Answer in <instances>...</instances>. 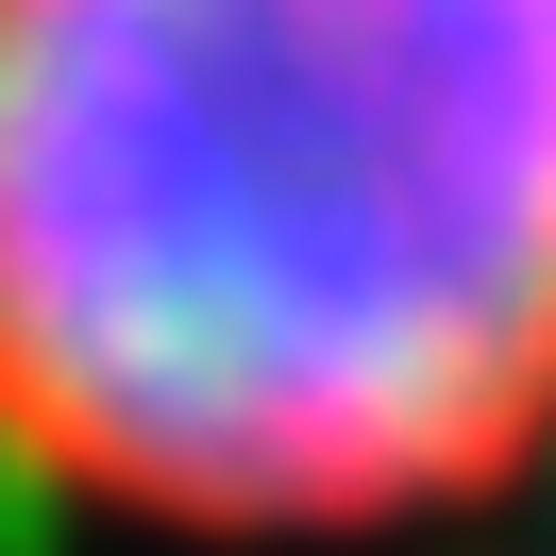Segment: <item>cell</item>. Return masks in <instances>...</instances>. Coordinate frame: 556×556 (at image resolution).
<instances>
[{"label":"cell","instance_id":"cell-1","mask_svg":"<svg viewBox=\"0 0 556 556\" xmlns=\"http://www.w3.org/2000/svg\"><path fill=\"white\" fill-rule=\"evenodd\" d=\"M556 455V0H0V489L320 556Z\"/></svg>","mask_w":556,"mask_h":556}]
</instances>
